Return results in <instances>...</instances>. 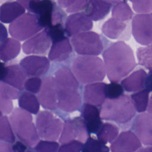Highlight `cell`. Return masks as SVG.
<instances>
[{
    "mask_svg": "<svg viewBox=\"0 0 152 152\" xmlns=\"http://www.w3.org/2000/svg\"><path fill=\"white\" fill-rule=\"evenodd\" d=\"M43 28L37 16L28 12L11 23L8 29L13 38L19 41H24L38 33Z\"/></svg>",
    "mask_w": 152,
    "mask_h": 152,
    "instance_id": "cell-5",
    "label": "cell"
},
{
    "mask_svg": "<svg viewBox=\"0 0 152 152\" xmlns=\"http://www.w3.org/2000/svg\"><path fill=\"white\" fill-rule=\"evenodd\" d=\"M58 86L55 77H47L42 82L41 89L38 93V99L42 106L50 110L58 108Z\"/></svg>",
    "mask_w": 152,
    "mask_h": 152,
    "instance_id": "cell-11",
    "label": "cell"
},
{
    "mask_svg": "<svg viewBox=\"0 0 152 152\" xmlns=\"http://www.w3.org/2000/svg\"><path fill=\"white\" fill-rule=\"evenodd\" d=\"M0 152H14L11 144L1 141L0 144Z\"/></svg>",
    "mask_w": 152,
    "mask_h": 152,
    "instance_id": "cell-45",
    "label": "cell"
},
{
    "mask_svg": "<svg viewBox=\"0 0 152 152\" xmlns=\"http://www.w3.org/2000/svg\"><path fill=\"white\" fill-rule=\"evenodd\" d=\"M132 33L137 42L152 45V14H137L132 20Z\"/></svg>",
    "mask_w": 152,
    "mask_h": 152,
    "instance_id": "cell-9",
    "label": "cell"
},
{
    "mask_svg": "<svg viewBox=\"0 0 152 152\" xmlns=\"http://www.w3.org/2000/svg\"><path fill=\"white\" fill-rule=\"evenodd\" d=\"M149 93L147 90L144 88L131 95V98L137 112L144 113L147 110L150 100Z\"/></svg>",
    "mask_w": 152,
    "mask_h": 152,
    "instance_id": "cell-31",
    "label": "cell"
},
{
    "mask_svg": "<svg viewBox=\"0 0 152 152\" xmlns=\"http://www.w3.org/2000/svg\"><path fill=\"white\" fill-rule=\"evenodd\" d=\"M84 144L83 142L74 140L62 144L59 147L58 152H81Z\"/></svg>",
    "mask_w": 152,
    "mask_h": 152,
    "instance_id": "cell-41",
    "label": "cell"
},
{
    "mask_svg": "<svg viewBox=\"0 0 152 152\" xmlns=\"http://www.w3.org/2000/svg\"><path fill=\"white\" fill-rule=\"evenodd\" d=\"M1 81L18 90H23L26 75L21 66L16 64L5 65L1 62Z\"/></svg>",
    "mask_w": 152,
    "mask_h": 152,
    "instance_id": "cell-16",
    "label": "cell"
},
{
    "mask_svg": "<svg viewBox=\"0 0 152 152\" xmlns=\"http://www.w3.org/2000/svg\"><path fill=\"white\" fill-rule=\"evenodd\" d=\"M147 112L148 113L151 114L152 115V95L151 96L149 100L148 106L147 107Z\"/></svg>",
    "mask_w": 152,
    "mask_h": 152,
    "instance_id": "cell-49",
    "label": "cell"
},
{
    "mask_svg": "<svg viewBox=\"0 0 152 152\" xmlns=\"http://www.w3.org/2000/svg\"><path fill=\"white\" fill-rule=\"evenodd\" d=\"M12 147L14 152H26L28 150L27 145L21 141H16Z\"/></svg>",
    "mask_w": 152,
    "mask_h": 152,
    "instance_id": "cell-43",
    "label": "cell"
},
{
    "mask_svg": "<svg viewBox=\"0 0 152 152\" xmlns=\"http://www.w3.org/2000/svg\"><path fill=\"white\" fill-rule=\"evenodd\" d=\"M136 54L138 64L152 71V45L138 48Z\"/></svg>",
    "mask_w": 152,
    "mask_h": 152,
    "instance_id": "cell-34",
    "label": "cell"
},
{
    "mask_svg": "<svg viewBox=\"0 0 152 152\" xmlns=\"http://www.w3.org/2000/svg\"><path fill=\"white\" fill-rule=\"evenodd\" d=\"M13 131L18 138L32 148L39 142L36 126L33 122L31 113L21 109L15 108L9 116Z\"/></svg>",
    "mask_w": 152,
    "mask_h": 152,
    "instance_id": "cell-4",
    "label": "cell"
},
{
    "mask_svg": "<svg viewBox=\"0 0 152 152\" xmlns=\"http://www.w3.org/2000/svg\"><path fill=\"white\" fill-rule=\"evenodd\" d=\"M8 34L7 31V29L5 27V26L1 23L0 26V37H1V43L4 42L8 37H7Z\"/></svg>",
    "mask_w": 152,
    "mask_h": 152,
    "instance_id": "cell-46",
    "label": "cell"
},
{
    "mask_svg": "<svg viewBox=\"0 0 152 152\" xmlns=\"http://www.w3.org/2000/svg\"><path fill=\"white\" fill-rule=\"evenodd\" d=\"M29 12L34 14L43 28L58 24H63L65 17V13L52 0H40L34 3Z\"/></svg>",
    "mask_w": 152,
    "mask_h": 152,
    "instance_id": "cell-6",
    "label": "cell"
},
{
    "mask_svg": "<svg viewBox=\"0 0 152 152\" xmlns=\"http://www.w3.org/2000/svg\"><path fill=\"white\" fill-rule=\"evenodd\" d=\"M52 43L48 53V58L52 61L62 62L65 61L72 52L70 40L66 36Z\"/></svg>",
    "mask_w": 152,
    "mask_h": 152,
    "instance_id": "cell-21",
    "label": "cell"
},
{
    "mask_svg": "<svg viewBox=\"0 0 152 152\" xmlns=\"http://www.w3.org/2000/svg\"><path fill=\"white\" fill-rule=\"evenodd\" d=\"M119 128L115 125L106 122L104 123L97 133V137L99 141L104 144L112 142L118 136Z\"/></svg>",
    "mask_w": 152,
    "mask_h": 152,
    "instance_id": "cell-29",
    "label": "cell"
},
{
    "mask_svg": "<svg viewBox=\"0 0 152 152\" xmlns=\"http://www.w3.org/2000/svg\"><path fill=\"white\" fill-rule=\"evenodd\" d=\"M88 0H57L58 5L68 13H76L85 9Z\"/></svg>",
    "mask_w": 152,
    "mask_h": 152,
    "instance_id": "cell-33",
    "label": "cell"
},
{
    "mask_svg": "<svg viewBox=\"0 0 152 152\" xmlns=\"http://www.w3.org/2000/svg\"><path fill=\"white\" fill-rule=\"evenodd\" d=\"M72 70L81 84L100 82L105 77L106 71L104 62L96 56H79L72 64Z\"/></svg>",
    "mask_w": 152,
    "mask_h": 152,
    "instance_id": "cell-2",
    "label": "cell"
},
{
    "mask_svg": "<svg viewBox=\"0 0 152 152\" xmlns=\"http://www.w3.org/2000/svg\"><path fill=\"white\" fill-rule=\"evenodd\" d=\"M42 81L39 77H31L27 79L24 83V88L33 94L39 93L42 85Z\"/></svg>",
    "mask_w": 152,
    "mask_h": 152,
    "instance_id": "cell-39",
    "label": "cell"
},
{
    "mask_svg": "<svg viewBox=\"0 0 152 152\" xmlns=\"http://www.w3.org/2000/svg\"><path fill=\"white\" fill-rule=\"evenodd\" d=\"M135 114L136 110L132 99L126 94L114 99H107L100 109L102 119L123 125L131 122Z\"/></svg>",
    "mask_w": 152,
    "mask_h": 152,
    "instance_id": "cell-3",
    "label": "cell"
},
{
    "mask_svg": "<svg viewBox=\"0 0 152 152\" xmlns=\"http://www.w3.org/2000/svg\"><path fill=\"white\" fill-rule=\"evenodd\" d=\"M124 88L118 83L107 84L106 86V96L107 99H114L124 94Z\"/></svg>",
    "mask_w": 152,
    "mask_h": 152,
    "instance_id": "cell-38",
    "label": "cell"
},
{
    "mask_svg": "<svg viewBox=\"0 0 152 152\" xmlns=\"http://www.w3.org/2000/svg\"><path fill=\"white\" fill-rule=\"evenodd\" d=\"M26 152H37V151H36L35 149H33V148H30L28 149V150L26 151Z\"/></svg>",
    "mask_w": 152,
    "mask_h": 152,
    "instance_id": "cell-51",
    "label": "cell"
},
{
    "mask_svg": "<svg viewBox=\"0 0 152 152\" xmlns=\"http://www.w3.org/2000/svg\"><path fill=\"white\" fill-rule=\"evenodd\" d=\"M0 139L1 141L13 144L15 137L10 121L7 116L2 115L0 119Z\"/></svg>",
    "mask_w": 152,
    "mask_h": 152,
    "instance_id": "cell-32",
    "label": "cell"
},
{
    "mask_svg": "<svg viewBox=\"0 0 152 152\" xmlns=\"http://www.w3.org/2000/svg\"><path fill=\"white\" fill-rule=\"evenodd\" d=\"M112 4L104 0H88L86 13L93 21L103 19L110 12Z\"/></svg>",
    "mask_w": 152,
    "mask_h": 152,
    "instance_id": "cell-24",
    "label": "cell"
},
{
    "mask_svg": "<svg viewBox=\"0 0 152 152\" xmlns=\"http://www.w3.org/2000/svg\"><path fill=\"white\" fill-rule=\"evenodd\" d=\"M55 79L58 88L78 90L79 84L73 72L68 68L62 67L55 73Z\"/></svg>",
    "mask_w": 152,
    "mask_h": 152,
    "instance_id": "cell-26",
    "label": "cell"
},
{
    "mask_svg": "<svg viewBox=\"0 0 152 152\" xmlns=\"http://www.w3.org/2000/svg\"><path fill=\"white\" fill-rule=\"evenodd\" d=\"M81 115L88 133L97 134L103 124L100 116V111L97 106L84 103L81 107Z\"/></svg>",
    "mask_w": 152,
    "mask_h": 152,
    "instance_id": "cell-20",
    "label": "cell"
},
{
    "mask_svg": "<svg viewBox=\"0 0 152 152\" xmlns=\"http://www.w3.org/2000/svg\"><path fill=\"white\" fill-rule=\"evenodd\" d=\"M81 152H109V148L99 140L88 137L84 144Z\"/></svg>",
    "mask_w": 152,
    "mask_h": 152,
    "instance_id": "cell-35",
    "label": "cell"
},
{
    "mask_svg": "<svg viewBox=\"0 0 152 152\" xmlns=\"http://www.w3.org/2000/svg\"><path fill=\"white\" fill-rule=\"evenodd\" d=\"M58 108L65 112H72L81 106V97L77 89L58 88Z\"/></svg>",
    "mask_w": 152,
    "mask_h": 152,
    "instance_id": "cell-18",
    "label": "cell"
},
{
    "mask_svg": "<svg viewBox=\"0 0 152 152\" xmlns=\"http://www.w3.org/2000/svg\"><path fill=\"white\" fill-rule=\"evenodd\" d=\"M127 26L128 24L125 21H122L112 17L103 24L102 31L104 36L112 39H124V34Z\"/></svg>",
    "mask_w": 152,
    "mask_h": 152,
    "instance_id": "cell-25",
    "label": "cell"
},
{
    "mask_svg": "<svg viewBox=\"0 0 152 152\" xmlns=\"http://www.w3.org/2000/svg\"><path fill=\"white\" fill-rule=\"evenodd\" d=\"M138 14H150L152 12V0H129Z\"/></svg>",
    "mask_w": 152,
    "mask_h": 152,
    "instance_id": "cell-36",
    "label": "cell"
},
{
    "mask_svg": "<svg viewBox=\"0 0 152 152\" xmlns=\"http://www.w3.org/2000/svg\"><path fill=\"white\" fill-rule=\"evenodd\" d=\"M18 106L20 108L30 112L31 114L37 115L40 109V102L37 97L30 92L24 91L18 98Z\"/></svg>",
    "mask_w": 152,
    "mask_h": 152,
    "instance_id": "cell-28",
    "label": "cell"
},
{
    "mask_svg": "<svg viewBox=\"0 0 152 152\" xmlns=\"http://www.w3.org/2000/svg\"><path fill=\"white\" fill-rule=\"evenodd\" d=\"M59 144L55 141L40 140L35 146L37 152H58Z\"/></svg>",
    "mask_w": 152,
    "mask_h": 152,
    "instance_id": "cell-37",
    "label": "cell"
},
{
    "mask_svg": "<svg viewBox=\"0 0 152 152\" xmlns=\"http://www.w3.org/2000/svg\"><path fill=\"white\" fill-rule=\"evenodd\" d=\"M131 129L144 145L152 146V115L141 113L133 120Z\"/></svg>",
    "mask_w": 152,
    "mask_h": 152,
    "instance_id": "cell-14",
    "label": "cell"
},
{
    "mask_svg": "<svg viewBox=\"0 0 152 152\" xmlns=\"http://www.w3.org/2000/svg\"><path fill=\"white\" fill-rule=\"evenodd\" d=\"M88 135L84 119L76 117L73 119H68L65 121L59 141L62 144L74 140L85 142Z\"/></svg>",
    "mask_w": 152,
    "mask_h": 152,
    "instance_id": "cell-10",
    "label": "cell"
},
{
    "mask_svg": "<svg viewBox=\"0 0 152 152\" xmlns=\"http://www.w3.org/2000/svg\"><path fill=\"white\" fill-rule=\"evenodd\" d=\"M145 88L149 92L152 91V71H150L146 77L145 82Z\"/></svg>",
    "mask_w": 152,
    "mask_h": 152,
    "instance_id": "cell-44",
    "label": "cell"
},
{
    "mask_svg": "<svg viewBox=\"0 0 152 152\" xmlns=\"http://www.w3.org/2000/svg\"><path fill=\"white\" fill-rule=\"evenodd\" d=\"M20 96V92L18 89L1 81L0 96L14 100L19 98Z\"/></svg>",
    "mask_w": 152,
    "mask_h": 152,
    "instance_id": "cell-40",
    "label": "cell"
},
{
    "mask_svg": "<svg viewBox=\"0 0 152 152\" xmlns=\"http://www.w3.org/2000/svg\"><path fill=\"white\" fill-rule=\"evenodd\" d=\"M72 47L79 55L83 56H97L104 49L101 35L94 31L83 32L72 37Z\"/></svg>",
    "mask_w": 152,
    "mask_h": 152,
    "instance_id": "cell-7",
    "label": "cell"
},
{
    "mask_svg": "<svg viewBox=\"0 0 152 152\" xmlns=\"http://www.w3.org/2000/svg\"><path fill=\"white\" fill-rule=\"evenodd\" d=\"M93 20L85 12H76L69 15L65 20L64 28L68 37L88 31L93 28Z\"/></svg>",
    "mask_w": 152,
    "mask_h": 152,
    "instance_id": "cell-13",
    "label": "cell"
},
{
    "mask_svg": "<svg viewBox=\"0 0 152 152\" xmlns=\"http://www.w3.org/2000/svg\"><path fill=\"white\" fill-rule=\"evenodd\" d=\"M106 83L97 82L86 84L84 88L83 98L85 103L96 106H102L106 100Z\"/></svg>",
    "mask_w": 152,
    "mask_h": 152,
    "instance_id": "cell-19",
    "label": "cell"
},
{
    "mask_svg": "<svg viewBox=\"0 0 152 152\" xmlns=\"http://www.w3.org/2000/svg\"><path fill=\"white\" fill-rule=\"evenodd\" d=\"M133 14L134 13L129 5L125 1H120L116 3L112 10V17L122 21H126L131 20Z\"/></svg>",
    "mask_w": 152,
    "mask_h": 152,
    "instance_id": "cell-30",
    "label": "cell"
},
{
    "mask_svg": "<svg viewBox=\"0 0 152 152\" xmlns=\"http://www.w3.org/2000/svg\"><path fill=\"white\" fill-rule=\"evenodd\" d=\"M20 66L26 76L40 77L49 71L50 62L49 58L46 56L30 55L20 61Z\"/></svg>",
    "mask_w": 152,
    "mask_h": 152,
    "instance_id": "cell-12",
    "label": "cell"
},
{
    "mask_svg": "<svg viewBox=\"0 0 152 152\" xmlns=\"http://www.w3.org/2000/svg\"><path fill=\"white\" fill-rule=\"evenodd\" d=\"M137 152H152V146L141 147Z\"/></svg>",
    "mask_w": 152,
    "mask_h": 152,
    "instance_id": "cell-48",
    "label": "cell"
},
{
    "mask_svg": "<svg viewBox=\"0 0 152 152\" xmlns=\"http://www.w3.org/2000/svg\"><path fill=\"white\" fill-rule=\"evenodd\" d=\"M26 9L17 1H8L0 8V20L4 23H11L25 13Z\"/></svg>",
    "mask_w": 152,
    "mask_h": 152,
    "instance_id": "cell-23",
    "label": "cell"
},
{
    "mask_svg": "<svg viewBox=\"0 0 152 152\" xmlns=\"http://www.w3.org/2000/svg\"><path fill=\"white\" fill-rule=\"evenodd\" d=\"M21 43L14 38H7L1 43L0 57L5 62H8L15 58L20 52Z\"/></svg>",
    "mask_w": 152,
    "mask_h": 152,
    "instance_id": "cell-27",
    "label": "cell"
},
{
    "mask_svg": "<svg viewBox=\"0 0 152 152\" xmlns=\"http://www.w3.org/2000/svg\"><path fill=\"white\" fill-rule=\"evenodd\" d=\"M104 1H107V2H110V3H117V2H120V1L121 0H104Z\"/></svg>",
    "mask_w": 152,
    "mask_h": 152,
    "instance_id": "cell-50",
    "label": "cell"
},
{
    "mask_svg": "<svg viewBox=\"0 0 152 152\" xmlns=\"http://www.w3.org/2000/svg\"><path fill=\"white\" fill-rule=\"evenodd\" d=\"M141 148V142L131 130L121 132L112 142L111 152H137Z\"/></svg>",
    "mask_w": 152,
    "mask_h": 152,
    "instance_id": "cell-17",
    "label": "cell"
},
{
    "mask_svg": "<svg viewBox=\"0 0 152 152\" xmlns=\"http://www.w3.org/2000/svg\"><path fill=\"white\" fill-rule=\"evenodd\" d=\"M52 43L51 38L44 29L23 43V52L27 55H45Z\"/></svg>",
    "mask_w": 152,
    "mask_h": 152,
    "instance_id": "cell-15",
    "label": "cell"
},
{
    "mask_svg": "<svg viewBox=\"0 0 152 152\" xmlns=\"http://www.w3.org/2000/svg\"><path fill=\"white\" fill-rule=\"evenodd\" d=\"M36 126L40 138L45 140L56 141L61 134L64 124L51 112L42 110L36 116Z\"/></svg>",
    "mask_w": 152,
    "mask_h": 152,
    "instance_id": "cell-8",
    "label": "cell"
},
{
    "mask_svg": "<svg viewBox=\"0 0 152 152\" xmlns=\"http://www.w3.org/2000/svg\"><path fill=\"white\" fill-rule=\"evenodd\" d=\"M145 71L138 69L121 81V85L128 92H137L145 88V82L147 76Z\"/></svg>",
    "mask_w": 152,
    "mask_h": 152,
    "instance_id": "cell-22",
    "label": "cell"
},
{
    "mask_svg": "<svg viewBox=\"0 0 152 152\" xmlns=\"http://www.w3.org/2000/svg\"><path fill=\"white\" fill-rule=\"evenodd\" d=\"M1 116L2 114H9L13 111V103L11 99L0 96Z\"/></svg>",
    "mask_w": 152,
    "mask_h": 152,
    "instance_id": "cell-42",
    "label": "cell"
},
{
    "mask_svg": "<svg viewBox=\"0 0 152 152\" xmlns=\"http://www.w3.org/2000/svg\"><path fill=\"white\" fill-rule=\"evenodd\" d=\"M18 3H20L25 9L27 10L28 9V7L30 4L36 0H17Z\"/></svg>",
    "mask_w": 152,
    "mask_h": 152,
    "instance_id": "cell-47",
    "label": "cell"
},
{
    "mask_svg": "<svg viewBox=\"0 0 152 152\" xmlns=\"http://www.w3.org/2000/svg\"><path fill=\"white\" fill-rule=\"evenodd\" d=\"M108 80L118 83L135 68L137 63L132 48L123 41L112 43L102 54Z\"/></svg>",
    "mask_w": 152,
    "mask_h": 152,
    "instance_id": "cell-1",
    "label": "cell"
}]
</instances>
